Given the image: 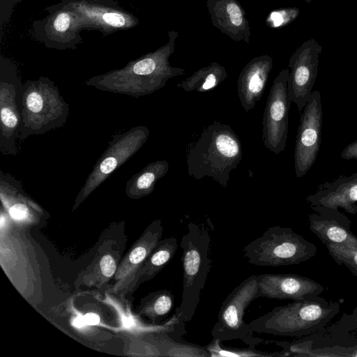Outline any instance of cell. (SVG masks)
Segmentation results:
<instances>
[{"label":"cell","mask_w":357,"mask_h":357,"mask_svg":"<svg viewBox=\"0 0 357 357\" xmlns=\"http://www.w3.org/2000/svg\"><path fill=\"white\" fill-rule=\"evenodd\" d=\"M178 31L168 33L167 43L154 52L135 61L125 68L98 75L84 82L98 90L138 98L165 86L173 77L185 74L184 68L170 65L169 57L175 51Z\"/></svg>","instance_id":"1"},{"label":"cell","mask_w":357,"mask_h":357,"mask_svg":"<svg viewBox=\"0 0 357 357\" xmlns=\"http://www.w3.org/2000/svg\"><path fill=\"white\" fill-rule=\"evenodd\" d=\"M243 158L238 135L227 124L214 121L203 130L186 156L189 176L199 180L208 176L226 188L230 172Z\"/></svg>","instance_id":"2"},{"label":"cell","mask_w":357,"mask_h":357,"mask_svg":"<svg viewBox=\"0 0 357 357\" xmlns=\"http://www.w3.org/2000/svg\"><path fill=\"white\" fill-rule=\"evenodd\" d=\"M340 310L338 302L314 296L277 306L248 324L255 333L305 337L323 330Z\"/></svg>","instance_id":"3"},{"label":"cell","mask_w":357,"mask_h":357,"mask_svg":"<svg viewBox=\"0 0 357 357\" xmlns=\"http://www.w3.org/2000/svg\"><path fill=\"white\" fill-rule=\"evenodd\" d=\"M187 227L180 243L183 269L181 303L174 314L183 322L192 319L211 268L208 229L192 222Z\"/></svg>","instance_id":"4"},{"label":"cell","mask_w":357,"mask_h":357,"mask_svg":"<svg viewBox=\"0 0 357 357\" xmlns=\"http://www.w3.org/2000/svg\"><path fill=\"white\" fill-rule=\"evenodd\" d=\"M22 92L20 141L45 134L66 123L69 105L52 81L43 77L27 81Z\"/></svg>","instance_id":"5"},{"label":"cell","mask_w":357,"mask_h":357,"mask_svg":"<svg viewBox=\"0 0 357 357\" xmlns=\"http://www.w3.org/2000/svg\"><path fill=\"white\" fill-rule=\"evenodd\" d=\"M244 257L259 266L298 264L312 258L317 249L314 244L290 227L274 226L247 244Z\"/></svg>","instance_id":"6"},{"label":"cell","mask_w":357,"mask_h":357,"mask_svg":"<svg viewBox=\"0 0 357 357\" xmlns=\"http://www.w3.org/2000/svg\"><path fill=\"white\" fill-rule=\"evenodd\" d=\"M257 275H252L242 281L222 302L211 334L220 342L240 340L248 346H257L264 340L254 335L244 319L245 310L257 298Z\"/></svg>","instance_id":"7"},{"label":"cell","mask_w":357,"mask_h":357,"mask_svg":"<svg viewBox=\"0 0 357 357\" xmlns=\"http://www.w3.org/2000/svg\"><path fill=\"white\" fill-rule=\"evenodd\" d=\"M150 131L145 126H136L116 133L93 167L78 196L81 202L94 191L111 174L132 158L146 143Z\"/></svg>","instance_id":"8"},{"label":"cell","mask_w":357,"mask_h":357,"mask_svg":"<svg viewBox=\"0 0 357 357\" xmlns=\"http://www.w3.org/2000/svg\"><path fill=\"white\" fill-rule=\"evenodd\" d=\"M289 74V69H283L274 79L263 115L262 140L265 147L275 154L284 150L287 140L291 102L287 89Z\"/></svg>","instance_id":"9"},{"label":"cell","mask_w":357,"mask_h":357,"mask_svg":"<svg viewBox=\"0 0 357 357\" xmlns=\"http://www.w3.org/2000/svg\"><path fill=\"white\" fill-rule=\"evenodd\" d=\"M323 123V110L319 91H313L301 114L294 149L296 176H304L318 155Z\"/></svg>","instance_id":"10"},{"label":"cell","mask_w":357,"mask_h":357,"mask_svg":"<svg viewBox=\"0 0 357 357\" xmlns=\"http://www.w3.org/2000/svg\"><path fill=\"white\" fill-rule=\"evenodd\" d=\"M321 51L322 47L318 42L310 38L302 43L289 59L288 95L299 111L303 109L312 93Z\"/></svg>","instance_id":"11"},{"label":"cell","mask_w":357,"mask_h":357,"mask_svg":"<svg viewBox=\"0 0 357 357\" xmlns=\"http://www.w3.org/2000/svg\"><path fill=\"white\" fill-rule=\"evenodd\" d=\"M23 84L18 78L6 74L0 79V151L17 155V140L22 121Z\"/></svg>","instance_id":"12"},{"label":"cell","mask_w":357,"mask_h":357,"mask_svg":"<svg viewBox=\"0 0 357 357\" xmlns=\"http://www.w3.org/2000/svg\"><path fill=\"white\" fill-rule=\"evenodd\" d=\"M257 298L303 300L324 291L314 280L292 273H264L257 275Z\"/></svg>","instance_id":"13"},{"label":"cell","mask_w":357,"mask_h":357,"mask_svg":"<svg viewBox=\"0 0 357 357\" xmlns=\"http://www.w3.org/2000/svg\"><path fill=\"white\" fill-rule=\"evenodd\" d=\"M314 211L308 215L310 229L328 245L357 246V236L351 229V221L338 208L310 206Z\"/></svg>","instance_id":"14"},{"label":"cell","mask_w":357,"mask_h":357,"mask_svg":"<svg viewBox=\"0 0 357 357\" xmlns=\"http://www.w3.org/2000/svg\"><path fill=\"white\" fill-rule=\"evenodd\" d=\"M213 25L231 40L250 43V27L245 12L238 0H207Z\"/></svg>","instance_id":"15"},{"label":"cell","mask_w":357,"mask_h":357,"mask_svg":"<svg viewBox=\"0 0 357 357\" xmlns=\"http://www.w3.org/2000/svg\"><path fill=\"white\" fill-rule=\"evenodd\" d=\"M273 66L272 57L264 54L252 59L241 71L237 80V92L245 112L253 109L261 98Z\"/></svg>","instance_id":"16"},{"label":"cell","mask_w":357,"mask_h":357,"mask_svg":"<svg viewBox=\"0 0 357 357\" xmlns=\"http://www.w3.org/2000/svg\"><path fill=\"white\" fill-rule=\"evenodd\" d=\"M306 200L310 206L342 208L350 214L357 215V173L341 175L323 183Z\"/></svg>","instance_id":"17"},{"label":"cell","mask_w":357,"mask_h":357,"mask_svg":"<svg viewBox=\"0 0 357 357\" xmlns=\"http://www.w3.org/2000/svg\"><path fill=\"white\" fill-rule=\"evenodd\" d=\"M169 164L165 160L151 162L132 176L126 182V192L131 198H141L151 194L155 183L167 173Z\"/></svg>","instance_id":"18"},{"label":"cell","mask_w":357,"mask_h":357,"mask_svg":"<svg viewBox=\"0 0 357 357\" xmlns=\"http://www.w3.org/2000/svg\"><path fill=\"white\" fill-rule=\"evenodd\" d=\"M227 77L226 68L213 61L178 83L176 86L185 92H205L218 86Z\"/></svg>","instance_id":"19"},{"label":"cell","mask_w":357,"mask_h":357,"mask_svg":"<svg viewBox=\"0 0 357 357\" xmlns=\"http://www.w3.org/2000/svg\"><path fill=\"white\" fill-rule=\"evenodd\" d=\"M220 341L213 338V341L206 348L211 356H284L282 351L266 353L256 349L255 346H249L245 349H227L220 345Z\"/></svg>","instance_id":"20"},{"label":"cell","mask_w":357,"mask_h":357,"mask_svg":"<svg viewBox=\"0 0 357 357\" xmlns=\"http://www.w3.org/2000/svg\"><path fill=\"white\" fill-rule=\"evenodd\" d=\"M158 245L150 257V272H156L172 259L177 250V239L172 236L160 241Z\"/></svg>","instance_id":"21"},{"label":"cell","mask_w":357,"mask_h":357,"mask_svg":"<svg viewBox=\"0 0 357 357\" xmlns=\"http://www.w3.org/2000/svg\"><path fill=\"white\" fill-rule=\"evenodd\" d=\"M326 248L338 265H344L354 275L357 276V246L328 245Z\"/></svg>","instance_id":"22"},{"label":"cell","mask_w":357,"mask_h":357,"mask_svg":"<svg viewBox=\"0 0 357 357\" xmlns=\"http://www.w3.org/2000/svg\"><path fill=\"white\" fill-rule=\"evenodd\" d=\"M300 14L296 7L282 8L272 10L266 20V25L272 29L280 28L291 23Z\"/></svg>","instance_id":"23"},{"label":"cell","mask_w":357,"mask_h":357,"mask_svg":"<svg viewBox=\"0 0 357 357\" xmlns=\"http://www.w3.org/2000/svg\"><path fill=\"white\" fill-rule=\"evenodd\" d=\"M149 305L150 314L155 319L167 315L174 305V296L171 291L165 290L155 295Z\"/></svg>","instance_id":"24"},{"label":"cell","mask_w":357,"mask_h":357,"mask_svg":"<svg viewBox=\"0 0 357 357\" xmlns=\"http://www.w3.org/2000/svg\"><path fill=\"white\" fill-rule=\"evenodd\" d=\"M315 357H357V344L351 347L339 345L314 347Z\"/></svg>","instance_id":"25"},{"label":"cell","mask_w":357,"mask_h":357,"mask_svg":"<svg viewBox=\"0 0 357 357\" xmlns=\"http://www.w3.org/2000/svg\"><path fill=\"white\" fill-rule=\"evenodd\" d=\"M8 213L13 219L22 220L29 216V208L26 204L17 200L16 202L10 204Z\"/></svg>","instance_id":"26"},{"label":"cell","mask_w":357,"mask_h":357,"mask_svg":"<svg viewBox=\"0 0 357 357\" xmlns=\"http://www.w3.org/2000/svg\"><path fill=\"white\" fill-rule=\"evenodd\" d=\"M102 20L113 27H121L126 23L125 17L118 13H106L102 15Z\"/></svg>","instance_id":"27"},{"label":"cell","mask_w":357,"mask_h":357,"mask_svg":"<svg viewBox=\"0 0 357 357\" xmlns=\"http://www.w3.org/2000/svg\"><path fill=\"white\" fill-rule=\"evenodd\" d=\"M100 266L102 273L106 277H111L115 272L116 264L110 255H105L100 260Z\"/></svg>","instance_id":"28"},{"label":"cell","mask_w":357,"mask_h":357,"mask_svg":"<svg viewBox=\"0 0 357 357\" xmlns=\"http://www.w3.org/2000/svg\"><path fill=\"white\" fill-rule=\"evenodd\" d=\"M70 22V15L67 13H61L54 20V27L59 32H64L68 29Z\"/></svg>","instance_id":"29"},{"label":"cell","mask_w":357,"mask_h":357,"mask_svg":"<svg viewBox=\"0 0 357 357\" xmlns=\"http://www.w3.org/2000/svg\"><path fill=\"white\" fill-rule=\"evenodd\" d=\"M148 250L145 246H137L130 252L129 260L133 264L141 263L147 256Z\"/></svg>","instance_id":"30"},{"label":"cell","mask_w":357,"mask_h":357,"mask_svg":"<svg viewBox=\"0 0 357 357\" xmlns=\"http://www.w3.org/2000/svg\"><path fill=\"white\" fill-rule=\"evenodd\" d=\"M340 158L357 160V140L349 144L342 151Z\"/></svg>","instance_id":"31"},{"label":"cell","mask_w":357,"mask_h":357,"mask_svg":"<svg viewBox=\"0 0 357 357\" xmlns=\"http://www.w3.org/2000/svg\"><path fill=\"white\" fill-rule=\"evenodd\" d=\"M86 325L95 326L99 324L100 317L95 313H87L84 316Z\"/></svg>","instance_id":"32"},{"label":"cell","mask_w":357,"mask_h":357,"mask_svg":"<svg viewBox=\"0 0 357 357\" xmlns=\"http://www.w3.org/2000/svg\"><path fill=\"white\" fill-rule=\"evenodd\" d=\"M73 325L77 328H81L86 325L84 317H78L75 318L73 321Z\"/></svg>","instance_id":"33"},{"label":"cell","mask_w":357,"mask_h":357,"mask_svg":"<svg viewBox=\"0 0 357 357\" xmlns=\"http://www.w3.org/2000/svg\"><path fill=\"white\" fill-rule=\"evenodd\" d=\"M352 315L356 319H357V307L354 309L352 312Z\"/></svg>","instance_id":"34"},{"label":"cell","mask_w":357,"mask_h":357,"mask_svg":"<svg viewBox=\"0 0 357 357\" xmlns=\"http://www.w3.org/2000/svg\"><path fill=\"white\" fill-rule=\"evenodd\" d=\"M305 2L310 3L312 0H304Z\"/></svg>","instance_id":"35"}]
</instances>
